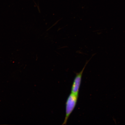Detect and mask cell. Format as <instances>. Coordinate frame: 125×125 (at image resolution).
<instances>
[{
    "mask_svg": "<svg viewBox=\"0 0 125 125\" xmlns=\"http://www.w3.org/2000/svg\"><path fill=\"white\" fill-rule=\"evenodd\" d=\"M79 94L71 93L67 100L65 106V116L62 125L66 124L70 115L74 110L77 104Z\"/></svg>",
    "mask_w": 125,
    "mask_h": 125,
    "instance_id": "6da1fadb",
    "label": "cell"
},
{
    "mask_svg": "<svg viewBox=\"0 0 125 125\" xmlns=\"http://www.w3.org/2000/svg\"><path fill=\"white\" fill-rule=\"evenodd\" d=\"M86 62L85 64L83 67V68L79 73L76 74L75 77L74 78V82H73L71 88V93H72L75 94H79L80 87L83 73V72L84 69L85 68L87 64L90 61L92 57Z\"/></svg>",
    "mask_w": 125,
    "mask_h": 125,
    "instance_id": "7a4b0ae2",
    "label": "cell"
}]
</instances>
